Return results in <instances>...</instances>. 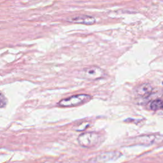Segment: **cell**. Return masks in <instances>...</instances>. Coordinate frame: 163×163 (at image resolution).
I'll list each match as a JSON object with an SVG mask.
<instances>
[{"label": "cell", "mask_w": 163, "mask_h": 163, "mask_svg": "<svg viewBox=\"0 0 163 163\" xmlns=\"http://www.w3.org/2000/svg\"><path fill=\"white\" fill-rule=\"evenodd\" d=\"M81 75L84 79L88 80H97L105 75V71L97 66H89L82 71Z\"/></svg>", "instance_id": "cell-3"}, {"label": "cell", "mask_w": 163, "mask_h": 163, "mask_svg": "<svg viewBox=\"0 0 163 163\" xmlns=\"http://www.w3.org/2000/svg\"><path fill=\"white\" fill-rule=\"evenodd\" d=\"M150 108L154 111L159 110L163 109V101L161 100H156L150 103Z\"/></svg>", "instance_id": "cell-8"}, {"label": "cell", "mask_w": 163, "mask_h": 163, "mask_svg": "<svg viewBox=\"0 0 163 163\" xmlns=\"http://www.w3.org/2000/svg\"><path fill=\"white\" fill-rule=\"evenodd\" d=\"M152 91V87L149 84H143L139 85L136 90L137 94L141 97H145L149 96Z\"/></svg>", "instance_id": "cell-7"}, {"label": "cell", "mask_w": 163, "mask_h": 163, "mask_svg": "<svg viewBox=\"0 0 163 163\" xmlns=\"http://www.w3.org/2000/svg\"><path fill=\"white\" fill-rule=\"evenodd\" d=\"M92 99L91 96L85 94H76L61 100L58 103L60 107H73L86 103Z\"/></svg>", "instance_id": "cell-1"}, {"label": "cell", "mask_w": 163, "mask_h": 163, "mask_svg": "<svg viewBox=\"0 0 163 163\" xmlns=\"http://www.w3.org/2000/svg\"><path fill=\"white\" fill-rule=\"evenodd\" d=\"M6 105V101L5 98L2 94L0 92V107H5Z\"/></svg>", "instance_id": "cell-10"}, {"label": "cell", "mask_w": 163, "mask_h": 163, "mask_svg": "<svg viewBox=\"0 0 163 163\" xmlns=\"http://www.w3.org/2000/svg\"><path fill=\"white\" fill-rule=\"evenodd\" d=\"M89 125V124L88 123V122H83V123H82L77 126V128L75 129L76 130V131H84V130L87 128Z\"/></svg>", "instance_id": "cell-9"}, {"label": "cell", "mask_w": 163, "mask_h": 163, "mask_svg": "<svg viewBox=\"0 0 163 163\" xmlns=\"http://www.w3.org/2000/svg\"><path fill=\"white\" fill-rule=\"evenodd\" d=\"M100 136L96 133H84L78 137L80 145L84 148H91L99 144Z\"/></svg>", "instance_id": "cell-2"}, {"label": "cell", "mask_w": 163, "mask_h": 163, "mask_svg": "<svg viewBox=\"0 0 163 163\" xmlns=\"http://www.w3.org/2000/svg\"><path fill=\"white\" fill-rule=\"evenodd\" d=\"M122 156V154L118 151L106 152L99 154L93 159V162H105L110 161H114Z\"/></svg>", "instance_id": "cell-4"}, {"label": "cell", "mask_w": 163, "mask_h": 163, "mask_svg": "<svg viewBox=\"0 0 163 163\" xmlns=\"http://www.w3.org/2000/svg\"><path fill=\"white\" fill-rule=\"evenodd\" d=\"M66 20L67 21L70 22L85 24V25H92L96 23V19L93 17L89 15L75 16V17H68Z\"/></svg>", "instance_id": "cell-5"}, {"label": "cell", "mask_w": 163, "mask_h": 163, "mask_svg": "<svg viewBox=\"0 0 163 163\" xmlns=\"http://www.w3.org/2000/svg\"><path fill=\"white\" fill-rule=\"evenodd\" d=\"M156 140L157 136L155 135H144L137 137L136 138V141L138 144L150 145L155 143Z\"/></svg>", "instance_id": "cell-6"}]
</instances>
